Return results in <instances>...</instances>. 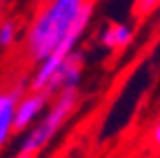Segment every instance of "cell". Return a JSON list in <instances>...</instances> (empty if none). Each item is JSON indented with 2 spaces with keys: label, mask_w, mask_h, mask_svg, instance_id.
Wrapping results in <instances>:
<instances>
[{
  "label": "cell",
  "mask_w": 160,
  "mask_h": 158,
  "mask_svg": "<svg viewBox=\"0 0 160 158\" xmlns=\"http://www.w3.org/2000/svg\"><path fill=\"white\" fill-rule=\"evenodd\" d=\"M85 5V0H53L36 16L27 33V51L36 63L42 65L58 49Z\"/></svg>",
  "instance_id": "6da1fadb"
},
{
  "label": "cell",
  "mask_w": 160,
  "mask_h": 158,
  "mask_svg": "<svg viewBox=\"0 0 160 158\" xmlns=\"http://www.w3.org/2000/svg\"><path fill=\"white\" fill-rule=\"evenodd\" d=\"M78 105V89H67L62 94H58L51 103V109L45 111V116L40 118V123H36L27 136L20 143V151L25 154H38L51 138L56 136V131L62 127V123L71 116V111Z\"/></svg>",
  "instance_id": "7a4b0ae2"
},
{
  "label": "cell",
  "mask_w": 160,
  "mask_h": 158,
  "mask_svg": "<svg viewBox=\"0 0 160 158\" xmlns=\"http://www.w3.org/2000/svg\"><path fill=\"white\" fill-rule=\"evenodd\" d=\"M91 13H93V5L87 3V5L82 7V11H80V16L76 18L73 27L69 29L67 38L58 45V49L47 58V60L33 71V76H31V89H33V91H42V89L47 87V83L51 80V76L58 71V67L76 51V45H78V40H80V36L87 31V25H89V20H91Z\"/></svg>",
  "instance_id": "3957f363"
},
{
  "label": "cell",
  "mask_w": 160,
  "mask_h": 158,
  "mask_svg": "<svg viewBox=\"0 0 160 158\" xmlns=\"http://www.w3.org/2000/svg\"><path fill=\"white\" fill-rule=\"evenodd\" d=\"M82 78V54L78 49L67 58V60L58 67V71L51 76V80L47 83V87L42 89L45 94H49V98L62 94L67 89H78V83Z\"/></svg>",
  "instance_id": "277c9868"
},
{
  "label": "cell",
  "mask_w": 160,
  "mask_h": 158,
  "mask_svg": "<svg viewBox=\"0 0 160 158\" xmlns=\"http://www.w3.org/2000/svg\"><path fill=\"white\" fill-rule=\"evenodd\" d=\"M22 96H25V80L18 87L0 91V149L7 145V140L13 134L16 109H18V103L22 100Z\"/></svg>",
  "instance_id": "5b68a950"
},
{
  "label": "cell",
  "mask_w": 160,
  "mask_h": 158,
  "mask_svg": "<svg viewBox=\"0 0 160 158\" xmlns=\"http://www.w3.org/2000/svg\"><path fill=\"white\" fill-rule=\"evenodd\" d=\"M49 103V94L45 91H31V94H25L22 100L18 103V109H16V125H13V131H25L27 127H33V120H38L40 114L45 111Z\"/></svg>",
  "instance_id": "8992f818"
},
{
  "label": "cell",
  "mask_w": 160,
  "mask_h": 158,
  "mask_svg": "<svg viewBox=\"0 0 160 158\" xmlns=\"http://www.w3.org/2000/svg\"><path fill=\"white\" fill-rule=\"evenodd\" d=\"M133 38V29L125 23H118V25H109L102 31V45L109 49H118V47H127Z\"/></svg>",
  "instance_id": "52a82bcc"
},
{
  "label": "cell",
  "mask_w": 160,
  "mask_h": 158,
  "mask_svg": "<svg viewBox=\"0 0 160 158\" xmlns=\"http://www.w3.org/2000/svg\"><path fill=\"white\" fill-rule=\"evenodd\" d=\"M16 40V23L13 20H5L0 23V47H11Z\"/></svg>",
  "instance_id": "ba28073f"
},
{
  "label": "cell",
  "mask_w": 160,
  "mask_h": 158,
  "mask_svg": "<svg viewBox=\"0 0 160 158\" xmlns=\"http://www.w3.org/2000/svg\"><path fill=\"white\" fill-rule=\"evenodd\" d=\"M158 5H160V0H133V16H138V18H142V16H149V13H153L156 9H158Z\"/></svg>",
  "instance_id": "9c48e42d"
},
{
  "label": "cell",
  "mask_w": 160,
  "mask_h": 158,
  "mask_svg": "<svg viewBox=\"0 0 160 158\" xmlns=\"http://www.w3.org/2000/svg\"><path fill=\"white\" fill-rule=\"evenodd\" d=\"M151 138H153V143L160 147V123L156 125V129H153V136H151Z\"/></svg>",
  "instance_id": "30bf717a"
},
{
  "label": "cell",
  "mask_w": 160,
  "mask_h": 158,
  "mask_svg": "<svg viewBox=\"0 0 160 158\" xmlns=\"http://www.w3.org/2000/svg\"><path fill=\"white\" fill-rule=\"evenodd\" d=\"M16 158H36V154H25V151H18Z\"/></svg>",
  "instance_id": "8fae6325"
},
{
  "label": "cell",
  "mask_w": 160,
  "mask_h": 158,
  "mask_svg": "<svg viewBox=\"0 0 160 158\" xmlns=\"http://www.w3.org/2000/svg\"><path fill=\"white\" fill-rule=\"evenodd\" d=\"M2 3H5V0H0V9H2Z\"/></svg>",
  "instance_id": "7c38bea8"
}]
</instances>
